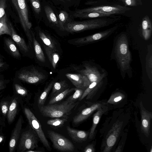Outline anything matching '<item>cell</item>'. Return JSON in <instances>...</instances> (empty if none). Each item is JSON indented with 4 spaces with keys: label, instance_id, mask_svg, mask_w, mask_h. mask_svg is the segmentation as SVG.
I'll use <instances>...</instances> for the list:
<instances>
[{
    "label": "cell",
    "instance_id": "1",
    "mask_svg": "<svg viewBox=\"0 0 152 152\" xmlns=\"http://www.w3.org/2000/svg\"><path fill=\"white\" fill-rule=\"evenodd\" d=\"M119 19V17L98 18L82 21H70L64 26V31L73 33L107 26Z\"/></svg>",
    "mask_w": 152,
    "mask_h": 152
},
{
    "label": "cell",
    "instance_id": "2",
    "mask_svg": "<svg viewBox=\"0 0 152 152\" xmlns=\"http://www.w3.org/2000/svg\"><path fill=\"white\" fill-rule=\"evenodd\" d=\"M78 102H70L66 100L61 104L40 106L39 111L43 116L52 118H67Z\"/></svg>",
    "mask_w": 152,
    "mask_h": 152
},
{
    "label": "cell",
    "instance_id": "3",
    "mask_svg": "<svg viewBox=\"0 0 152 152\" xmlns=\"http://www.w3.org/2000/svg\"><path fill=\"white\" fill-rule=\"evenodd\" d=\"M115 52L121 70L124 71L128 69L129 68L131 56L125 34H122L118 38L115 45Z\"/></svg>",
    "mask_w": 152,
    "mask_h": 152
},
{
    "label": "cell",
    "instance_id": "4",
    "mask_svg": "<svg viewBox=\"0 0 152 152\" xmlns=\"http://www.w3.org/2000/svg\"><path fill=\"white\" fill-rule=\"evenodd\" d=\"M17 11L20 21L29 40L31 42L32 38L29 30L32 26L29 20L28 11L26 0H11Z\"/></svg>",
    "mask_w": 152,
    "mask_h": 152
},
{
    "label": "cell",
    "instance_id": "5",
    "mask_svg": "<svg viewBox=\"0 0 152 152\" xmlns=\"http://www.w3.org/2000/svg\"><path fill=\"white\" fill-rule=\"evenodd\" d=\"M24 112L28 123L35 132L44 146L49 151L51 148L39 121L33 113L29 109L24 108Z\"/></svg>",
    "mask_w": 152,
    "mask_h": 152
},
{
    "label": "cell",
    "instance_id": "6",
    "mask_svg": "<svg viewBox=\"0 0 152 152\" xmlns=\"http://www.w3.org/2000/svg\"><path fill=\"white\" fill-rule=\"evenodd\" d=\"M48 134L55 149L64 152H72L74 151L75 147L73 144L61 135L52 130L48 131Z\"/></svg>",
    "mask_w": 152,
    "mask_h": 152
},
{
    "label": "cell",
    "instance_id": "7",
    "mask_svg": "<svg viewBox=\"0 0 152 152\" xmlns=\"http://www.w3.org/2000/svg\"><path fill=\"white\" fill-rule=\"evenodd\" d=\"M132 9L126 6L119 5L101 6L90 7L77 10L75 13L79 14L89 12H98L110 14L112 15L123 13Z\"/></svg>",
    "mask_w": 152,
    "mask_h": 152
},
{
    "label": "cell",
    "instance_id": "8",
    "mask_svg": "<svg viewBox=\"0 0 152 152\" xmlns=\"http://www.w3.org/2000/svg\"><path fill=\"white\" fill-rule=\"evenodd\" d=\"M123 124V121L118 120L113 124L106 136L105 147L103 152L111 151L120 134Z\"/></svg>",
    "mask_w": 152,
    "mask_h": 152
},
{
    "label": "cell",
    "instance_id": "9",
    "mask_svg": "<svg viewBox=\"0 0 152 152\" xmlns=\"http://www.w3.org/2000/svg\"><path fill=\"white\" fill-rule=\"evenodd\" d=\"M117 28V26H115L102 31L75 39L70 42H72L73 44L78 45L88 44L104 38L112 33Z\"/></svg>",
    "mask_w": 152,
    "mask_h": 152
},
{
    "label": "cell",
    "instance_id": "10",
    "mask_svg": "<svg viewBox=\"0 0 152 152\" xmlns=\"http://www.w3.org/2000/svg\"><path fill=\"white\" fill-rule=\"evenodd\" d=\"M37 138L32 132L28 131L23 133L20 139L19 148L21 152L33 150L37 147Z\"/></svg>",
    "mask_w": 152,
    "mask_h": 152
},
{
    "label": "cell",
    "instance_id": "11",
    "mask_svg": "<svg viewBox=\"0 0 152 152\" xmlns=\"http://www.w3.org/2000/svg\"><path fill=\"white\" fill-rule=\"evenodd\" d=\"M18 77L21 80L28 83H37L45 79V75L35 69L23 70L19 73Z\"/></svg>",
    "mask_w": 152,
    "mask_h": 152
},
{
    "label": "cell",
    "instance_id": "12",
    "mask_svg": "<svg viewBox=\"0 0 152 152\" xmlns=\"http://www.w3.org/2000/svg\"><path fill=\"white\" fill-rule=\"evenodd\" d=\"M141 115V129L142 132L147 137L150 135L152 113L147 110L144 107L142 101L139 103Z\"/></svg>",
    "mask_w": 152,
    "mask_h": 152
},
{
    "label": "cell",
    "instance_id": "13",
    "mask_svg": "<svg viewBox=\"0 0 152 152\" xmlns=\"http://www.w3.org/2000/svg\"><path fill=\"white\" fill-rule=\"evenodd\" d=\"M65 76L76 88H86L90 84L88 78L81 73H67Z\"/></svg>",
    "mask_w": 152,
    "mask_h": 152
},
{
    "label": "cell",
    "instance_id": "14",
    "mask_svg": "<svg viewBox=\"0 0 152 152\" xmlns=\"http://www.w3.org/2000/svg\"><path fill=\"white\" fill-rule=\"evenodd\" d=\"M104 104L96 103L83 109L80 113L73 118V122L77 124L87 118L94 111L103 107Z\"/></svg>",
    "mask_w": 152,
    "mask_h": 152
},
{
    "label": "cell",
    "instance_id": "15",
    "mask_svg": "<svg viewBox=\"0 0 152 152\" xmlns=\"http://www.w3.org/2000/svg\"><path fill=\"white\" fill-rule=\"evenodd\" d=\"M22 124V117L21 116H20L11 137L9 144L10 152H13L16 146L21 132Z\"/></svg>",
    "mask_w": 152,
    "mask_h": 152
},
{
    "label": "cell",
    "instance_id": "16",
    "mask_svg": "<svg viewBox=\"0 0 152 152\" xmlns=\"http://www.w3.org/2000/svg\"><path fill=\"white\" fill-rule=\"evenodd\" d=\"M66 128L70 137L76 142H82L86 140L89 135V133L86 131L75 129L69 126H67Z\"/></svg>",
    "mask_w": 152,
    "mask_h": 152
},
{
    "label": "cell",
    "instance_id": "17",
    "mask_svg": "<svg viewBox=\"0 0 152 152\" xmlns=\"http://www.w3.org/2000/svg\"><path fill=\"white\" fill-rule=\"evenodd\" d=\"M152 31V23L148 16L146 15L142 19L141 23V31L142 36L146 40L150 37Z\"/></svg>",
    "mask_w": 152,
    "mask_h": 152
},
{
    "label": "cell",
    "instance_id": "18",
    "mask_svg": "<svg viewBox=\"0 0 152 152\" xmlns=\"http://www.w3.org/2000/svg\"><path fill=\"white\" fill-rule=\"evenodd\" d=\"M107 110L106 108L103 107L97 110L94 114L93 117L92 124L89 133V138L92 139L94 135L96 127L99 122L101 117L102 115Z\"/></svg>",
    "mask_w": 152,
    "mask_h": 152
},
{
    "label": "cell",
    "instance_id": "19",
    "mask_svg": "<svg viewBox=\"0 0 152 152\" xmlns=\"http://www.w3.org/2000/svg\"><path fill=\"white\" fill-rule=\"evenodd\" d=\"M9 24L12 39L21 50L25 52H28V48L24 39L16 33L12 24L10 22Z\"/></svg>",
    "mask_w": 152,
    "mask_h": 152
},
{
    "label": "cell",
    "instance_id": "20",
    "mask_svg": "<svg viewBox=\"0 0 152 152\" xmlns=\"http://www.w3.org/2000/svg\"><path fill=\"white\" fill-rule=\"evenodd\" d=\"M112 15H113L109 13L93 12H84L79 14L74 13L73 16L75 18H95L107 17Z\"/></svg>",
    "mask_w": 152,
    "mask_h": 152
},
{
    "label": "cell",
    "instance_id": "21",
    "mask_svg": "<svg viewBox=\"0 0 152 152\" xmlns=\"http://www.w3.org/2000/svg\"><path fill=\"white\" fill-rule=\"evenodd\" d=\"M44 47L45 53L53 67L54 69H55L59 59L58 54L56 52V51L53 50L45 45Z\"/></svg>",
    "mask_w": 152,
    "mask_h": 152
},
{
    "label": "cell",
    "instance_id": "22",
    "mask_svg": "<svg viewBox=\"0 0 152 152\" xmlns=\"http://www.w3.org/2000/svg\"><path fill=\"white\" fill-rule=\"evenodd\" d=\"M9 23L7 14L5 13L0 19V36L6 34L11 36V31Z\"/></svg>",
    "mask_w": 152,
    "mask_h": 152
},
{
    "label": "cell",
    "instance_id": "23",
    "mask_svg": "<svg viewBox=\"0 0 152 152\" xmlns=\"http://www.w3.org/2000/svg\"><path fill=\"white\" fill-rule=\"evenodd\" d=\"M33 40L34 48L36 58L41 62H45V60L44 53L40 44L35 39L34 35Z\"/></svg>",
    "mask_w": 152,
    "mask_h": 152
},
{
    "label": "cell",
    "instance_id": "24",
    "mask_svg": "<svg viewBox=\"0 0 152 152\" xmlns=\"http://www.w3.org/2000/svg\"><path fill=\"white\" fill-rule=\"evenodd\" d=\"M75 88H68L55 96L49 101V104L57 103L64 98L67 95L75 91Z\"/></svg>",
    "mask_w": 152,
    "mask_h": 152
},
{
    "label": "cell",
    "instance_id": "25",
    "mask_svg": "<svg viewBox=\"0 0 152 152\" xmlns=\"http://www.w3.org/2000/svg\"><path fill=\"white\" fill-rule=\"evenodd\" d=\"M17 102L16 98L12 100L8 111L7 120L9 123L13 121L17 112Z\"/></svg>",
    "mask_w": 152,
    "mask_h": 152
},
{
    "label": "cell",
    "instance_id": "26",
    "mask_svg": "<svg viewBox=\"0 0 152 152\" xmlns=\"http://www.w3.org/2000/svg\"><path fill=\"white\" fill-rule=\"evenodd\" d=\"M69 14L66 12L64 10H61L60 12L58 19V26L61 30L64 31L65 25L70 21H69Z\"/></svg>",
    "mask_w": 152,
    "mask_h": 152
},
{
    "label": "cell",
    "instance_id": "27",
    "mask_svg": "<svg viewBox=\"0 0 152 152\" xmlns=\"http://www.w3.org/2000/svg\"><path fill=\"white\" fill-rule=\"evenodd\" d=\"M44 9L47 17L50 22L58 26V18L51 8L47 5L45 7Z\"/></svg>",
    "mask_w": 152,
    "mask_h": 152
},
{
    "label": "cell",
    "instance_id": "28",
    "mask_svg": "<svg viewBox=\"0 0 152 152\" xmlns=\"http://www.w3.org/2000/svg\"><path fill=\"white\" fill-rule=\"evenodd\" d=\"M5 42L12 55L15 57H19L20 56V53L14 42L9 38L5 39Z\"/></svg>",
    "mask_w": 152,
    "mask_h": 152
},
{
    "label": "cell",
    "instance_id": "29",
    "mask_svg": "<svg viewBox=\"0 0 152 152\" xmlns=\"http://www.w3.org/2000/svg\"><path fill=\"white\" fill-rule=\"evenodd\" d=\"M67 84L65 80L57 82L53 84L52 94L55 96L64 90Z\"/></svg>",
    "mask_w": 152,
    "mask_h": 152
},
{
    "label": "cell",
    "instance_id": "30",
    "mask_svg": "<svg viewBox=\"0 0 152 152\" xmlns=\"http://www.w3.org/2000/svg\"><path fill=\"white\" fill-rule=\"evenodd\" d=\"M39 35L40 38L46 46L55 51H57L54 44L49 37H48L44 32L40 31H39Z\"/></svg>",
    "mask_w": 152,
    "mask_h": 152
},
{
    "label": "cell",
    "instance_id": "31",
    "mask_svg": "<svg viewBox=\"0 0 152 152\" xmlns=\"http://www.w3.org/2000/svg\"><path fill=\"white\" fill-rule=\"evenodd\" d=\"M53 85V82L50 83L41 94L38 99V104L41 106L44 104L47 96Z\"/></svg>",
    "mask_w": 152,
    "mask_h": 152
},
{
    "label": "cell",
    "instance_id": "32",
    "mask_svg": "<svg viewBox=\"0 0 152 152\" xmlns=\"http://www.w3.org/2000/svg\"><path fill=\"white\" fill-rule=\"evenodd\" d=\"M125 98L124 95L120 92H117L112 94L107 102V103L115 104L122 100Z\"/></svg>",
    "mask_w": 152,
    "mask_h": 152
},
{
    "label": "cell",
    "instance_id": "33",
    "mask_svg": "<svg viewBox=\"0 0 152 152\" xmlns=\"http://www.w3.org/2000/svg\"><path fill=\"white\" fill-rule=\"evenodd\" d=\"M84 88H75V92L73 94L69 96L66 100L70 102H75L78 99H79L84 91Z\"/></svg>",
    "mask_w": 152,
    "mask_h": 152
},
{
    "label": "cell",
    "instance_id": "34",
    "mask_svg": "<svg viewBox=\"0 0 152 152\" xmlns=\"http://www.w3.org/2000/svg\"><path fill=\"white\" fill-rule=\"evenodd\" d=\"M66 119V118H63L61 119L56 118L48 120L47 123L48 125L52 126H61L67 121V120Z\"/></svg>",
    "mask_w": 152,
    "mask_h": 152
},
{
    "label": "cell",
    "instance_id": "35",
    "mask_svg": "<svg viewBox=\"0 0 152 152\" xmlns=\"http://www.w3.org/2000/svg\"><path fill=\"white\" fill-rule=\"evenodd\" d=\"M35 13L39 14L41 11V7L40 2L38 0H30Z\"/></svg>",
    "mask_w": 152,
    "mask_h": 152
},
{
    "label": "cell",
    "instance_id": "36",
    "mask_svg": "<svg viewBox=\"0 0 152 152\" xmlns=\"http://www.w3.org/2000/svg\"><path fill=\"white\" fill-rule=\"evenodd\" d=\"M123 3L126 6L135 7L142 5V1L138 0H123Z\"/></svg>",
    "mask_w": 152,
    "mask_h": 152
},
{
    "label": "cell",
    "instance_id": "37",
    "mask_svg": "<svg viewBox=\"0 0 152 152\" xmlns=\"http://www.w3.org/2000/svg\"><path fill=\"white\" fill-rule=\"evenodd\" d=\"M15 87L17 93L20 95L23 96H25L27 94V90L20 85L17 84H15Z\"/></svg>",
    "mask_w": 152,
    "mask_h": 152
},
{
    "label": "cell",
    "instance_id": "38",
    "mask_svg": "<svg viewBox=\"0 0 152 152\" xmlns=\"http://www.w3.org/2000/svg\"><path fill=\"white\" fill-rule=\"evenodd\" d=\"M6 6V0H0V19L5 13Z\"/></svg>",
    "mask_w": 152,
    "mask_h": 152
},
{
    "label": "cell",
    "instance_id": "39",
    "mask_svg": "<svg viewBox=\"0 0 152 152\" xmlns=\"http://www.w3.org/2000/svg\"><path fill=\"white\" fill-rule=\"evenodd\" d=\"M1 108L2 113L4 115H5L8 112V110L7 103L6 102L3 103L1 105Z\"/></svg>",
    "mask_w": 152,
    "mask_h": 152
},
{
    "label": "cell",
    "instance_id": "40",
    "mask_svg": "<svg viewBox=\"0 0 152 152\" xmlns=\"http://www.w3.org/2000/svg\"><path fill=\"white\" fill-rule=\"evenodd\" d=\"M95 149L93 144H91L87 146L84 150L85 152H94Z\"/></svg>",
    "mask_w": 152,
    "mask_h": 152
},
{
    "label": "cell",
    "instance_id": "41",
    "mask_svg": "<svg viewBox=\"0 0 152 152\" xmlns=\"http://www.w3.org/2000/svg\"><path fill=\"white\" fill-rule=\"evenodd\" d=\"M4 82L0 79V90L3 89L5 88Z\"/></svg>",
    "mask_w": 152,
    "mask_h": 152
},
{
    "label": "cell",
    "instance_id": "42",
    "mask_svg": "<svg viewBox=\"0 0 152 152\" xmlns=\"http://www.w3.org/2000/svg\"><path fill=\"white\" fill-rule=\"evenodd\" d=\"M122 147V146L121 145L118 146L117 147V148L115 151V152H121V151Z\"/></svg>",
    "mask_w": 152,
    "mask_h": 152
},
{
    "label": "cell",
    "instance_id": "43",
    "mask_svg": "<svg viewBox=\"0 0 152 152\" xmlns=\"http://www.w3.org/2000/svg\"><path fill=\"white\" fill-rule=\"evenodd\" d=\"M26 151L28 152H41V151L32 150H28Z\"/></svg>",
    "mask_w": 152,
    "mask_h": 152
},
{
    "label": "cell",
    "instance_id": "44",
    "mask_svg": "<svg viewBox=\"0 0 152 152\" xmlns=\"http://www.w3.org/2000/svg\"><path fill=\"white\" fill-rule=\"evenodd\" d=\"M4 64V62L0 61V69L3 66Z\"/></svg>",
    "mask_w": 152,
    "mask_h": 152
},
{
    "label": "cell",
    "instance_id": "45",
    "mask_svg": "<svg viewBox=\"0 0 152 152\" xmlns=\"http://www.w3.org/2000/svg\"><path fill=\"white\" fill-rule=\"evenodd\" d=\"M4 137L0 135V143H1L3 140Z\"/></svg>",
    "mask_w": 152,
    "mask_h": 152
},
{
    "label": "cell",
    "instance_id": "46",
    "mask_svg": "<svg viewBox=\"0 0 152 152\" xmlns=\"http://www.w3.org/2000/svg\"><path fill=\"white\" fill-rule=\"evenodd\" d=\"M61 1H62L64 2H67L68 1H70V0H59Z\"/></svg>",
    "mask_w": 152,
    "mask_h": 152
},
{
    "label": "cell",
    "instance_id": "47",
    "mask_svg": "<svg viewBox=\"0 0 152 152\" xmlns=\"http://www.w3.org/2000/svg\"><path fill=\"white\" fill-rule=\"evenodd\" d=\"M150 152H152V147L151 148V149H150Z\"/></svg>",
    "mask_w": 152,
    "mask_h": 152
},
{
    "label": "cell",
    "instance_id": "48",
    "mask_svg": "<svg viewBox=\"0 0 152 152\" xmlns=\"http://www.w3.org/2000/svg\"><path fill=\"white\" fill-rule=\"evenodd\" d=\"M121 1H122L123 2V0H119Z\"/></svg>",
    "mask_w": 152,
    "mask_h": 152
},
{
    "label": "cell",
    "instance_id": "49",
    "mask_svg": "<svg viewBox=\"0 0 152 152\" xmlns=\"http://www.w3.org/2000/svg\"><path fill=\"white\" fill-rule=\"evenodd\" d=\"M138 0L139 1H141V0Z\"/></svg>",
    "mask_w": 152,
    "mask_h": 152
}]
</instances>
